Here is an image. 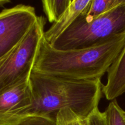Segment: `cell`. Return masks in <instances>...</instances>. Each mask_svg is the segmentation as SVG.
<instances>
[{"label":"cell","mask_w":125,"mask_h":125,"mask_svg":"<svg viewBox=\"0 0 125 125\" xmlns=\"http://www.w3.org/2000/svg\"><path fill=\"white\" fill-rule=\"evenodd\" d=\"M33 102L29 81L0 94V125H13L18 122Z\"/></svg>","instance_id":"obj_6"},{"label":"cell","mask_w":125,"mask_h":125,"mask_svg":"<svg viewBox=\"0 0 125 125\" xmlns=\"http://www.w3.org/2000/svg\"><path fill=\"white\" fill-rule=\"evenodd\" d=\"M33 102L22 117L31 115L55 118L62 109L88 117L96 109L103 95L100 79L78 81L32 71L29 79Z\"/></svg>","instance_id":"obj_1"},{"label":"cell","mask_w":125,"mask_h":125,"mask_svg":"<svg viewBox=\"0 0 125 125\" xmlns=\"http://www.w3.org/2000/svg\"><path fill=\"white\" fill-rule=\"evenodd\" d=\"M71 0H44L42 1L43 11L50 23H55L62 16L69 6Z\"/></svg>","instance_id":"obj_10"},{"label":"cell","mask_w":125,"mask_h":125,"mask_svg":"<svg viewBox=\"0 0 125 125\" xmlns=\"http://www.w3.org/2000/svg\"><path fill=\"white\" fill-rule=\"evenodd\" d=\"M46 20L38 16L28 34L0 65V94L29 81L34 68Z\"/></svg>","instance_id":"obj_4"},{"label":"cell","mask_w":125,"mask_h":125,"mask_svg":"<svg viewBox=\"0 0 125 125\" xmlns=\"http://www.w3.org/2000/svg\"><path fill=\"white\" fill-rule=\"evenodd\" d=\"M91 0H71L68 6L60 19L53 23L50 28L45 31V40L51 44L64 32L66 31L74 21L85 10Z\"/></svg>","instance_id":"obj_8"},{"label":"cell","mask_w":125,"mask_h":125,"mask_svg":"<svg viewBox=\"0 0 125 125\" xmlns=\"http://www.w3.org/2000/svg\"><path fill=\"white\" fill-rule=\"evenodd\" d=\"M11 1L9 0H0V7H3L6 4L9 3Z\"/></svg>","instance_id":"obj_15"},{"label":"cell","mask_w":125,"mask_h":125,"mask_svg":"<svg viewBox=\"0 0 125 125\" xmlns=\"http://www.w3.org/2000/svg\"><path fill=\"white\" fill-rule=\"evenodd\" d=\"M13 125H56L55 118L47 115H31L21 118Z\"/></svg>","instance_id":"obj_13"},{"label":"cell","mask_w":125,"mask_h":125,"mask_svg":"<svg viewBox=\"0 0 125 125\" xmlns=\"http://www.w3.org/2000/svg\"><path fill=\"white\" fill-rule=\"evenodd\" d=\"M88 125H106L104 112H101L99 108L96 109L88 117Z\"/></svg>","instance_id":"obj_14"},{"label":"cell","mask_w":125,"mask_h":125,"mask_svg":"<svg viewBox=\"0 0 125 125\" xmlns=\"http://www.w3.org/2000/svg\"><path fill=\"white\" fill-rule=\"evenodd\" d=\"M104 114L106 125H125V111L116 100L109 103Z\"/></svg>","instance_id":"obj_11"},{"label":"cell","mask_w":125,"mask_h":125,"mask_svg":"<svg viewBox=\"0 0 125 125\" xmlns=\"http://www.w3.org/2000/svg\"><path fill=\"white\" fill-rule=\"evenodd\" d=\"M125 0H91L85 10L82 13L87 19L97 18L123 3Z\"/></svg>","instance_id":"obj_9"},{"label":"cell","mask_w":125,"mask_h":125,"mask_svg":"<svg viewBox=\"0 0 125 125\" xmlns=\"http://www.w3.org/2000/svg\"><path fill=\"white\" fill-rule=\"evenodd\" d=\"M56 125H88L87 117L75 113L69 108L62 109L56 114Z\"/></svg>","instance_id":"obj_12"},{"label":"cell","mask_w":125,"mask_h":125,"mask_svg":"<svg viewBox=\"0 0 125 125\" xmlns=\"http://www.w3.org/2000/svg\"><path fill=\"white\" fill-rule=\"evenodd\" d=\"M125 43V34L91 47L58 50L43 37L33 71L72 80L100 79Z\"/></svg>","instance_id":"obj_2"},{"label":"cell","mask_w":125,"mask_h":125,"mask_svg":"<svg viewBox=\"0 0 125 125\" xmlns=\"http://www.w3.org/2000/svg\"><path fill=\"white\" fill-rule=\"evenodd\" d=\"M38 17L34 7L22 4L0 12V59L20 43Z\"/></svg>","instance_id":"obj_5"},{"label":"cell","mask_w":125,"mask_h":125,"mask_svg":"<svg viewBox=\"0 0 125 125\" xmlns=\"http://www.w3.org/2000/svg\"><path fill=\"white\" fill-rule=\"evenodd\" d=\"M107 81L103 85L105 98L113 101L125 94V43L107 72Z\"/></svg>","instance_id":"obj_7"},{"label":"cell","mask_w":125,"mask_h":125,"mask_svg":"<svg viewBox=\"0 0 125 125\" xmlns=\"http://www.w3.org/2000/svg\"><path fill=\"white\" fill-rule=\"evenodd\" d=\"M125 34V0L104 14L87 19L82 14L51 44L58 50L89 48Z\"/></svg>","instance_id":"obj_3"}]
</instances>
